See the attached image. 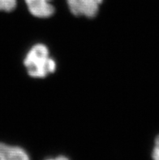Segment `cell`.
I'll return each instance as SVG.
<instances>
[{"label":"cell","instance_id":"obj_1","mask_svg":"<svg viewBox=\"0 0 159 160\" xmlns=\"http://www.w3.org/2000/svg\"><path fill=\"white\" fill-rule=\"evenodd\" d=\"M27 73L32 78H45L56 70V62L50 55L48 47L42 43L33 45L24 59Z\"/></svg>","mask_w":159,"mask_h":160},{"label":"cell","instance_id":"obj_2","mask_svg":"<svg viewBox=\"0 0 159 160\" xmlns=\"http://www.w3.org/2000/svg\"><path fill=\"white\" fill-rule=\"evenodd\" d=\"M103 0H67L71 13L76 16L93 18L99 12Z\"/></svg>","mask_w":159,"mask_h":160},{"label":"cell","instance_id":"obj_3","mask_svg":"<svg viewBox=\"0 0 159 160\" xmlns=\"http://www.w3.org/2000/svg\"><path fill=\"white\" fill-rule=\"evenodd\" d=\"M53 0H24L28 12L37 18H49L54 14L55 8Z\"/></svg>","mask_w":159,"mask_h":160},{"label":"cell","instance_id":"obj_4","mask_svg":"<svg viewBox=\"0 0 159 160\" xmlns=\"http://www.w3.org/2000/svg\"><path fill=\"white\" fill-rule=\"evenodd\" d=\"M0 160H30V158L20 146L0 142Z\"/></svg>","mask_w":159,"mask_h":160},{"label":"cell","instance_id":"obj_5","mask_svg":"<svg viewBox=\"0 0 159 160\" xmlns=\"http://www.w3.org/2000/svg\"><path fill=\"white\" fill-rule=\"evenodd\" d=\"M17 5V0H0V11L10 12L15 10Z\"/></svg>","mask_w":159,"mask_h":160},{"label":"cell","instance_id":"obj_6","mask_svg":"<svg viewBox=\"0 0 159 160\" xmlns=\"http://www.w3.org/2000/svg\"><path fill=\"white\" fill-rule=\"evenodd\" d=\"M152 158L153 160H159V134L156 137L154 141V146L152 151Z\"/></svg>","mask_w":159,"mask_h":160},{"label":"cell","instance_id":"obj_7","mask_svg":"<svg viewBox=\"0 0 159 160\" xmlns=\"http://www.w3.org/2000/svg\"><path fill=\"white\" fill-rule=\"evenodd\" d=\"M46 160H69L68 158H67L65 156H62V155H60V156H58L56 158H47Z\"/></svg>","mask_w":159,"mask_h":160}]
</instances>
